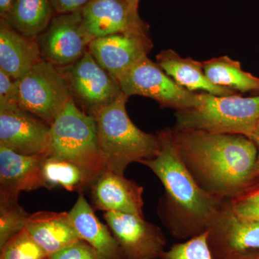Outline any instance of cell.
Segmentation results:
<instances>
[{
  "mask_svg": "<svg viewBox=\"0 0 259 259\" xmlns=\"http://www.w3.org/2000/svg\"><path fill=\"white\" fill-rule=\"evenodd\" d=\"M153 47L148 31L121 32L94 39L88 51L95 61L117 81L148 56Z\"/></svg>",
  "mask_w": 259,
  "mask_h": 259,
  "instance_id": "obj_13",
  "label": "cell"
},
{
  "mask_svg": "<svg viewBox=\"0 0 259 259\" xmlns=\"http://www.w3.org/2000/svg\"><path fill=\"white\" fill-rule=\"evenodd\" d=\"M175 116V129L242 135L251 139L259 121V95L218 96L202 93L197 107L177 111Z\"/></svg>",
  "mask_w": 259,
  "mask_h": 259,
  "instance_id": "obj_4",
  "label": "cell"
},
{
  "mask_svg": "<svg viewBox=\"0 0 259 259\" xmlns=\"http://www.w3.org/2000/svg\"><path fill=\"white\" fill-rule=\"evenodd\" d=\"M91 0H51L57 14H67L82 9Z\"/></svg>",
  "mask_w": 259,
  "mask_h": 259,
  "instance_id": "obj_30",
  "label": "cell"
},
{
  "mask_svg": "<svg viewBox=\"0 0 259 259\" xmlns=\"http://www.w3.org/2000/svg\"><path fill=\"white\" fill-rule=\"evenodd\" d=\"M252 141L255 143L257 146V149H258V156H257L256 163H255V166L254 168V172H253V177L256 183H258L259 181V121L258 124H257L256 127L254 132H253V136H252Z\"/></svg>",
  "mask_w": 259,
  "mask_h": 259,
  "instance_id": "obj_31",
  "label": "cell"
},
{
  "mask_svg": "<svg viewBox=\"0 0 259 259\" xmlns=\"http://www.w3.org/2000/svg\"><path fill=\"white\" fill-rule=\"evenodd\" d=\"M45 156H27L0 146V199H18L22 192L41 188Z\"/></svg>",
  "mask_w": 259,
  "mask_h": 259,
  "instance_id": "obj_16",
  "label": "cell"
},
{
  "mask_svg": "<svg viewBox=\"0 0 259 259\" xmlns=\"http://www.w3.org/2000/svg\"><path fill=\"white\" fill-rule=\"evenodd\" d=\"M54 12L51 0H12L1 20L19 33L36 37L48 28Z\"/></svg>",
  "mask_w": 259,
  "mask_h": 259,
  "instance_id": "obj_21",
  "label": "cell"
},
{
  "mask_svg": "<svg viewBox=\"0 0 259 259\" xmlns=\"http://www.w3.org/2000/svg\"><path fill=\"white\" fill-rule=\"evenodd\" d=\"M203 69L211 82L240 93L259 92V78L243 71L239 61L228 56L204 61Z\"/></svg>",
  "mask_w": 259,
  "mask_h": 259,
  "instance_id": "obj_23",
  "label": "cell"
},
{
  "mask_svg": "<svg viewBox=\"0 0 259 259\" xmlns=\"http://www.w3.org/2000/svg\"><path fill=\"white\" fill-rule=\"evenodd\" d=\"M157 134L159 152L141 163L150 168L164 187L159 207L163 223L174 236L189 240L207 231L226 201L210 195L196 182L179 155L171 129Z\"/></svg>",
  "mask_w": 259,
  "mask_h": 259,
  "instance_id": "obj_2",
  "label": "cell"
},
{
  "mask_svg": "<svg viewBox=\"0 0 259 259\" xmlns=\"http://www.w3.org/2000/svg\"><path fill=\"white\" fill-rule=\"evenodd\" d=\"M36 40L42 59L58 68L79 60L92 41L81 29V10L54 16Z\"/></svg>",
  "mask_w": 259,
  "mask_h": 259,
  "instance_id": "obj_10",
  "label": "cell"
},
{
  "mask_svg": "<svg viewBox=\"0 0 259 259\" xmlns=\"http://www.w3.org/2000/svg\"><path fill=\"white\" fill-rule=\"evenodd\" d=\"M16 83L18 106L50 125L72 99L59 69L44 59Z\"/></svg>",
  "mask_w": 259,
  "mask_h": 259,
  "instance_id": "obj_6",
  "label": "cell"
},
{
  "mask_svg": "<svg viewBox=\"0 0 259 259\" xmlns=\"http://www.w3.org/2000/svg\"><path fill=\"white\" fill-rule=\"evenodd\" d=\"M228 202L237 215L259 222V185H253Z\"/></svg>",
  "mask_w": 259,
  "mask_h": 259,
  "instance_id": "obj_27",
  "label": "cell"
},
{
  "mask_svg": "<svg viewBox=\"0 0 259 259\" xmlns=\"http://www.w3.org/2000/svg\"><path fill=\"white\" fill-rule=\"evenodd\" d=\"M127 2L132 5L134 8L138 9V5H139V0H127Z\"/></svg>",
  "mask_w": 259,
  "mask_h": 259,
  "instance_id": "obj_34",
  "label": "cell"
},
{
  "mask_svg": "<svg viewBox=\"0 0 259 259\" xmlns=\"http://www.w3.org/2000/svg\"><path fill=\"white\" fill-rule=\"evenodd\" d=\"M12 0H0V16L1 18H4L7 12L9 9Z\"/></svg>",
  "mask_w": 259,
  "mask_h": 259,
  "instance_id": "obj_32",
  "label": "cell"
},
{
  "mask_svg": "<svg viewBox=\"0 0 259 259\" xmlns=\"http://www.w3.org/2000/svg\"><path fill=\"white\" fill-rule=\"evenodd\" d=\"M58 69L75 103L94 117L122 93L118 81L98 64L89 51L74 64Z\"/></svg>",
  "mask_w": 259,
  "mask_h": 259,
  "instance_id": "obj_8",
  "label": "cell"
},
{
  "mask_svg": "<svg viewBox=\"0 0 259 259\" xmlns=\"http://www.w3.org/2000/svg\"><path fill=\"white\" fill-rule=\"evenodd\" d=\"M42 59L36 37L22 35L1 20L0 70L18 80Z\"/></svg>",
  "mask_w": 259,
  "mask_h": 259,
  "instance_id": "obj_18",
  "label": "cell"
},
{
  "mask_svg": "<svg viewBox=\"0 0 259 259\" xmlns=\"http://www.w3.org/2000/svg\"><path fill=\"white\" fill-rule=\"evenodd\" d=\"M232 259H259V254L243 255Z\"/></svg>",
  "mask_w": 259,
  "mask_h": 259,
  "instance_id": "obj_33",
  "label": "cell"
},
{
  "mask_svg": "<svg viewBox=\"0 0 259 259\" xmlns=\"http://www.w3.org/2000/svg\"><path fill=\"white\" fill-rule=\"evenodd\" d=\"M69 214L79 238L96 250L99 258L125 259L110 228L100 222L82 193Z\"/></svg>",
  "mask_w": 259,
  "mask_h": 259,
  "instance_id": "obj_17",
  "label": "cell"
},
{
  "mask_svg": "<svg viewBox=\"0 0 259 259\" xmlns=\"http://www.w3.org/2000/svg\"><path fill=\"white\" fill-rule=\"evenodd\" d=\"M159 259H213L207 243V231L184 243L172 245Z\"/></svg>",
  "mask_w": 259,
  "mask_h": 259,
  "instance_id": "obj_26",
  "label": "cell"
},
{
  "mask_svg": "<svg viewBox=\"0 0 259 259\" xmlns=\"http://www.w3.org/2000/svg\"><path fill=\"white\" fill-rule=\"evenodd\" d=\"M0 259H49V255L24 229L1 247Z\"/></svg>",
  "mask_w": 259,
  "mask_h": 259,
  "instance_id": "obj_25",
  "label": "cell"
},
{
  "mask_svg": "<svg viewBox=\"0 0 259 259\" xmlns=\"http://www.w3.org/2000/svg\"><path fill=\"white\" fill-rule=\"evenodd\" d=\"M180 158L206 192L228 201L257 185L253 172L258 149L242 135L171 129Z\"/></svg>",
  "mask_w": 259,
  "mask_h": 259,
  "instance_id": "obj_1",
  "label": "cell"
},
{
  "mask_svg": "<svg viewBox=\"0 0 259 259\" xmlns=\"http://www.w3.org/2000/svg\"><path fill=\"white\" fill-rule=\"evenodd\" d=\"M18 105L16 80L0 70V106Z\"/></svg>",
  "mask_w": 259,
  "mask_h": 259,
  "instance_id": "obj_29",
  "label": "cell"
},
{
  "mask_svg": "<svg viewBox=\"0 0 259 259\" xmlns=\"http://www.w3.org/2000/svg\"><path fill=\"white\" fill-rule=\"evenodd\" d=\"M213 259H232L259 254V222L239 217L226 201L207 230Z\"/></svg>",
  "mask_w": 259,
  "mask_h": 259,
  "instance_id": "obj_9",
  "label": "cell"
},
{
  "mask_svg": "<svg viewBox=\"0 0 259 259\" xmlns=\"http://www.w3.org/2000/svg\"><path fill=\"white\" fill-rule=\"evenodd\" d=\"M42 186L47 190L62 187L82 193L96 180L93 175L71 162L46 155L40 167Z\"/></svg>",
  "mask_w": 259,
  "mask_h": 259,
  "instance_id": "obj_22",
  "label": "cell"
},
{
  "mask_svg": "<svg viewBox=\"0 0 259 259\" xmlns=\"http://www.w3.org/2000/svg\"><path fill=\"white\" fill-rule=\"evenodd\" d=\"M156 64L175 82L190 92L201 90L218 96L236 95L231 89L214 84L206 76L203 63L192 58H182L171 49L162 51L156 56Z\"/></svg>",
  "mask_w": 259,
  "mask_h": 259,
  "instance_id": "obj_20",
  "label": "cell"
},
{
  "mask_svg": "<svg viewBox=\"0 0 259 259\" xmlns=\"http://www.w3.org/2000/svg\"><path fill=\"white\" fill-rule=\"evenodd\" d=\"M51 125L18 105L0 106V146L27 156L49 152Z\"/></svg>",
  "mask_w": 259,
  "mask_h": 259,
  "instance_id": "obj_12",
  "label": "cell"
},
{
  "mask_svg": "<svg viewBox=\"0 0 259 259\" xmlns=\"http://www.w3.org/2000/svg\"><path fill=\"white\" fill-rule=\"evenodd\" d=\"M18 199H0V248L25 229L30 214L18 204Z\"/></svg>",
  "mask_w": 259,
  "mask_h": 259,
  "instance_id": "obj_24",
  "label": "cell"
},
{
  "mask_svg": "<svg viewBox=\"0 0 259 259\" xmlns=\"http://www.w3.org/2000/svg\"><path fill=\"white\" fill-rule=\"evenodd\" d=\"M94 208L144 217V188L137 182L105 170L91 186Z\"/></svg>",
  "mask_w": 259,
  "mask_h": 259,
  "instance_id": "obj_15",
  "label": "cell"
},
{
  "mask_svg": "<svg viewBox=\"0 0 259 259\" xmlns=\"http://www.w3.org/2000/svg\"><path fill=\"white\" fill-rule=\"evenodd\" d=\"M104 218L125 259H159L165 251L166 239L161 228L144 217L106 212Z\"/></svg>",
  "mask_w": 259,
  "mask_h": 259,
  "instance_id": "obj_11",
  "label": "cell"
},
{
  "mask_svg": "<svg viewBox=\"0 0 259 259\" xmlns=\"http://www.w3.org/2000/svg\"><path fill=\"white\" fill-rule=\"evenodd\" d=\"M127 99L121 94L95 117L99 148L106 170L119 175H124L134 162L154 158L161 149L158 134L141 131L130 119L126 111Z\"/></svg>",
  "mask_w": 259,
  "mask_h": 259,
  "instance_id": "obj_3",
  "label": "cell"
},
{
  "mask_svg": "<svg viewBox=\"0 0 259 259\" xmlns=\"http://www.w3.org/2000/svg\"><path fill=\"white\" fill-rule=\"evenodd\" d=\"M47 155L77 165L96 180L106 170L99 148L96 120L73 99L51 125Z\"/></svg>",
  "mask_w": 259,
  "mask_h": 259,
  "instance_id": "obj_5",
  "label": "cell"
},
{
  "mask_svg": "<svg viewBox=\"0 0 259 259\" xmlns=\"http://www.w3.org/2000/svg\"><path fill=\"white\" fill-rule=\"evenodd\" d=\"M122 93L127 97L141 95L153 99L161 107L183 111L197 107L200 94L180 86L156 63L145 56L118 79Z\"/></svg>",
  "mask_w": 259,
  "mask_h": 259,
  "instance_id": "obj_7",
  "label": "cell"
},
{
  "mask_svg": "<svg viewBox=\"0 0 259 259\" xmlns=\"http://www.w3.org/2000/svg\"><path fill=\"white\" fill-rule=\"evenodd\" d=\"M49 259H100L96 250L80 239L49 256Z\"/></svg>",
  "mask_w": 259,
  "mask_h": 259,
  "instance_id": "obj_28",
  "label": "cell"
},
{
  "mask_svg": "<svg viewBox=\"0 0 259 259\" xmlns=\"http://www.w3.org/2000/svg\"><path fill=\"white\" fill-rule=\"evenodd\" d=\"M25 229L49 256L81 239L69 212L33 213L29 217Z\"/></svg>",
  "mask_w": 259,
  "mask_h": 259,
  "instance_id": "obj_19",
  "label": "cell"
},
{
  "mask_svg": "<svg viewBox=\"0 0 259 259\" xmlns=\"http://www.w3.org/2000/svg\"><path fill=\"white\" fill-rule=\"evenodd\" d=\"M81 29L93 40L121 32L148 31L127 0H91L81 10Z\"/></svg>",
  "mask_w": 259,
  "mask_h": 259,
  "instance_id": "obj_14",
  "label": "cell"
}]
</instances>
